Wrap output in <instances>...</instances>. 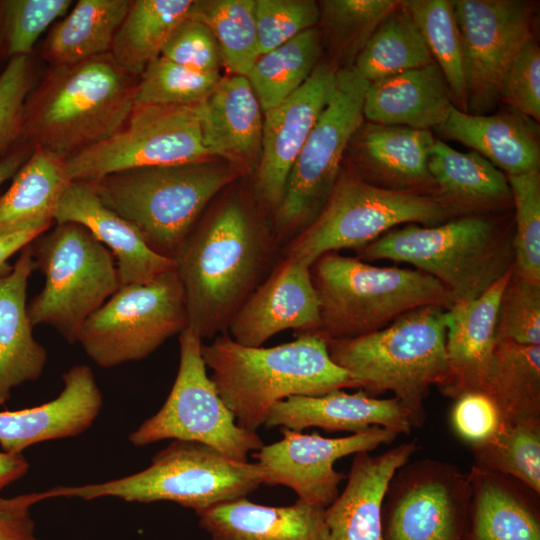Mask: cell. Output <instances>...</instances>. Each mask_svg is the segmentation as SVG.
<instances>
[{
  "mask_svg": "<svg viewBox=\"0 0 540 540\" xmlns=\"http://www.w3.org/2000/svg\"><path fill=\"white\" fill-rule=\"evenodd\" d=\"M279 249L271 226L259 222L238 195L198 222L174 259L188 327L201 340L227 332L239 308L270 273Z\"/></svg>",
  "mask_w": 540,
  "mask_h": 540,
  "instance_id": "1",
  "label": "cell"
},
{
  "mask_svg": "<svg viewBox=\"0 0 540 540\" xmlns=\"http://www.w3.org/2000/svg\"><path fill=\"white\" fill-rule=\"evenodd\" d=\"M201 350L220 397L237 424L252 432L265 424L276 403L289 397L359 389L315 332L298 333L295 340L273 347L245 346L225 332L202 344Z\"/></svg>",
  "mask_w": 540,
  "mask_h": 540,
  "instance_id": "2",
  "label": "cell"
},
{
  "mask_svg": "<svg viewBox=\"0 0 540 540\" xmlns=\"http://www.w3.org/2000/svg\"><path fill=\"white\" fill-rule=\"evenodd\" d=\"M137 81L110 53L50 66L25 101L18 143L67 158L108 139L132 113Z\"/></svg>",
  "mask_w": 540,
  "mask_h": 540,
  "instance_id": "3",
  "label": "cell"
},
{
  "mask_svg": "<svg viewBox=\"0 0 540 540\" xmlns=\"http://www.w3.org/2000/svg\"><path fill=\"white\" fill-rule=\"evenodd\" d=\"M446 313L438 306L411 310L372 333L327 341L329 355L369 396L393 392L412 426L421 427L430 388L447 374Z\"/></svg>",
  "mask_w": 540,
  "mask_h": 540,
  "instance_id": "4",
  "label": "cell"
},
{
  "mask_svg": "<svg viewBox=\"0 0 540 540\" xmlns=\"http://www.w3.org/2000/svg\"><path fill=\"white\" fill-rule=\"evenodd\" d=\"M513 238L514 228L485 214L462 215L435 226L393 228L356 257L410 264L439 281L456 304L479 297L513 267Z\"/></svg>",
  "mask_w": 540,
  "mask_h": 540,
  "instance_id": "5",
  "label": "cell"
},
{
  "mask_svg": "<svg viewBox=\"0 0 540 540\" xmlns=\"http://www.w3.org/2000/svg\"><path fill=\"white\" fill-rule=\"evenodd\" d=\"M310 274L320 308L315 333L326 341L372 333L420 307L454 305L447 289L418 269L380 267L328 252L311 264Z\"/></svg>",
  "mask_w": 540,
  "mask_h": 540,
  "instance_id": "6",
  "label": "cell"
},
{
  "mask_svg": "<svg viewBox=\"0 0 540 540\" xmlns=\"http://www.w3.org/2000/svg\"><path fill=\"white\" fill-rule=\"evenodd\" d=\"M242 173L212 159L126 170L88 182L153 251L174 260L208 204Z\"/></svg>",
  "mask_w": 540,
  "mask_h": 540,
  "instance_id": "7",
  "label": "cell"
},
{
  "mask_svg": "<svg viewBox=\"0 0 540 540\" xmlns=\"http://www.w3.org/2000/svg\"><path fill=\"white\" fill-rule=\"evenodd\" d=\"M266 481L267 473L257 462L231 459L202 443L172 440L153 456L146 469L135 474L102 483L56 486L43 493L46 499L171 501L198 512L247 497Z\"/></svg>",
  "mask_w": 540,
  "mask_h": 540,
  "instance_id": "8",
  "label": "cell"
},
{
  "mask_svg": "<svg viewBox=\"0 0 540 540\" xmlns=\"http://www.w3.org/2000/svg\"><path fill=\"white\" fill-rule=\"evenodd\" d=\"M454 217L434 195L386 188L357 173L340 172L320 213L281 253L311 266L325 253L359 250L401 224L435 226Z\"/></svg>",
  "mask_w": 540,
  "mask_h": 540,
  "instance_id": "9",
  "label": "cell"
},
{
  "mask_svg": "<svg viewBox=\"0 0 540 540\" xmlns=\"http://www.w3.org/2000/svg\"><path fill=\"white\" fill-rule=\"evenodd\" d=\"M31 244L45 284L27 305L30 323L49 325L74 343L85 321L120 287L114 257L72 222L58 223Z\"/></svg>",
  "mask_w": 540,
  "mask_h": 540,
  "instance_id": "10",
  "label": "cell"
},
{
  "mask_svg": "<svg viewBox=\"0 0 540 540\" xmlns=\"http://www.w3.org/2000/svg\"><path fill=\"white\" fill-rule=\"evenodd\" d=\"M368 85L353 67L337 69L334 94L299 152L273 213L271 229L280 248L309 226L325 205L344 151L363 122Z\"/></svg>",
  "mask_w": 540,
  "mask_h": 540,
  "instance_id": "11",
  "label": "cell"
},
{
  "mask_svg": "<svg viewBox=\"0 0 540 540\" xmlns=\"http://www.w3.org/2000/svg\"><path fill=\"white\" fill-rule=\"evenodd\" d=\"M189 326L175 268L148 283L118 290L82 325L76 342L98 366L110 368L151 355Z\"/></svg>",
  "mask_w": 540,
  "mask_h": 540,
  "instance_id": "12",
  "label": "cell"
},
{
  "mask_svg": "<svg viewBox=\"0 0 540 540\" xmlns=\"http://www.w3.org/2000/svg\"><path fill=\"white\" fill-rule=\"evenodd\" d=\"M180 360L170 393L157 413L129 434V442L144 447L165 439L205 444L223 455L247 461L264 444L240 427L220 397L202 357V340L189 327L179 334Z\"/></svg>",
  "mask_w": 540,
  "mask_h": 540,
  "instance_id": "13",
  "label": "cell"
},
{
  "mask_svg": "<svg viewBox=\"0 0 540 540\" xmlns=\"http://www.w3.org/2000/svg\"><path fill=\"white\" fill-rule=\"evenodd\" d=\"M199 103L134 106L114 135L66 158L71 179L91 181L126 170L212 160L204 144Z\"/></svg>",
  "mask_w": 540,
  "mask_h": 540,
  "instance_id": "14",
  "label": "cell"
},
{
  "mask_svg": "<svg viewBox=\"0 0 540 540\" xmlns=\"http://www.w3.org/2000/svg\"><path fill=\"white\" fill-rule=\"evenodd\" d=\"M468 472L449 462H407L392 477L382 504L384 540H467Z\"/></svg>",
  "mask_w": 540,
  "mask_h": 540,
  "instance_id": "15",
  "label": "cell"
},
{
  "mask_svg": "<svg viewBox=\"0 0 540 540\" xmlns=\"http://www.w3.org/2000/svg\"><path fill=\"white\" fill-rule=\"evenodd\" d=\"M461 47L467 113L485 115L500 100L508 69L534 39L535 12L520 0H452Z\"/></svg>",
  "mask_w": 540,
  "mask_h": 540,
  "instance_id": "16",
  "label": "cell"
},
{
  "mask_svg": "<svg viewBox=\"0 0 540 540\" xmlns=\"http://www.w3.org/2000/svg\"><path fill=\"white\" fill-rule=\"evenodd\" d=\"M282 438L263 445L252 457L267 473L268 485H284L298 499L327 508L339 495V484L347 476L334 464L340 458L371 452L392 443L397 431L381 426L345 437L327 438L318 433L304 434L280 428Z\"/></svg>",
  "mask_w": 540,
  "mask_h": 540,
  "instance_id": "17",
  "label": "cell"
},
{
  "mask_svg": "<svg viewBox=\"0 0 540 540\" xmlns=\"http://www.w3.org/2000/svg\"><path fill=\"white\" fill-rule=\"evenodd\" d=\"M337 69L318 64L289 97L264 112L256 199L268 211L279 206L290 170L311 130L334 94Z\"/></svg>",
  "mask_w": 540,
  "mask_h": 540,
  "instance_id": "18",
  "label": "cell"
},
{
  "mask_svg": "<svg viewBox=\"0 0 540 540\" xmlns=\"http://www.w3.org/2000/svg\"><path fill=\"white\" fill-rule=\"evenodd\" d=\"M319 322V300L310 265L281 255L234 315L227 333L242 345L260 347L287 329L315 332Z\"/></svg>",
  "mask_w": 540,
  "mask_h": 540,
  "instance_id": "19",
  "label": "cell"
},
{
  "mask_svg": "<svg viewBox=\"0 0 540 540\" xmlns=\"http://www.w3.org/2000/svg\"><path fill=\"white\" fill-rule=\"evenodd\" d=\"M64 388L53 400L15 411H0V446L6 453L85 432L98 417L103 399L91 368L75 365L62 376Z\"/></svg>",
  "mask_w": 540,
  "mask_h": 540,
  "instance_id": "20",
  "label": "cell"
},
{
  "mask_svg": "<svg viewBox=\"0 0 540 540\" xmlns=\"http://www.w3.org/2000/svg\"><path fill=\"white\" fill-rule=\"evenodd\" d=\"M54 221L84 226L116 259L120 286L143 284L175 268V261L153 251L137 228L108 208L88 181L72 180Z\"/></svg>",
  "mask_w": 540,
  "mask_h": 540,
  "instance_id": "21",
  "label": "cell"
},
{
  "mask_svg": "<svg viewBox=\"0 0 540 540\" xmlns=\"http://www.w3.org/2000/svg\"><path fill=\"white\" fill-rule=\"evenodd\" d=\"M419 449L401 443L379 455L357 453L341 494L325 508V540H384L382 504L396 471Z\"/></svg>",
  "mask_w": 540,
  "mask_h": 540,
  "instance_id": "22",
  "label": "cell"
},
{
  "mask_svg": "<svg viewBox=\"0 0 540 540\" xmlns=\"http://www.w3.org/2000/svg\"><path fill=\"white\" fill-rule=\"evenodd\" d=\"M514 266V265H513ZM513 267L479 297L454 304L446 313L447 374L438 387L456 399L468 392H482L496 344L499 302Z\"/></svg>",
  "mask_w": 540,
  "mask_h": 540,
  "instance_id": "23",
  "label": "cell"
},
{
  "mask_svg": "<svg viewBox=\"0 0 540 540\" xmlns=\"http://www.w3.org/2000/svg\"><path fill=\"white\" fill-rule=\"evenodd\" d=\"M264 425L267 429L302 431L319 427L352 434L372 426L387 427L399 434H408L413 428L409 413L395 397L378 399L362 390L347 393L343 389L282 400L271 408Z\"/></svg>",
  "mask_w": 540,
  "mask_h": 540,
  "instance_id": "24",
  "label": "cell"
},
{
  "mask_svg": "<svg viewBox=\"0 0 540 540\" xmlns=\"http://www.w3.org/2000/svg\"><path fill=\"white\" fill-rule=\"evenodd\" d=\"M199 106L204 144L212 158L218 156L243 173L251 170L260 158L263 110L248 78L221 76Z\"/></svg>",
  "mask_w": 540,
  "mask_h": 540,
  "instance_id": "25",
  "label": "cell"
},
{
  "mask_svg": "<svg viewBox=\"0 0 540 540\" xmlns=\"http://www.w3.org/2000/svg\"><path fill=\"white\" fill-rule=\"evenodd\" d=\"M31 243L10 269L0 273V408L15 387L37 380L47 361L27 313L28 280L37 268Z\"/></svg>",
  "mask_w": 540,
  "mask_h": 540,
  "instance_id": "26",
  "label": "cell"
},
{
  "mask_svg": "<svg viewBox=\"0 0 540 540\" xmlns=\"http://www.w3.org/2000/svg\"><path fill=\"white\" fill-rule=\"evenodd\" d=\"M453 107L451 91L434 62L370 82L363 117L372 124L430 130L443 125Z\"/></svg>",
  "mask_w": 540,
  "mask_h": 540,
  "instance_id": "27",
  "label": "cell"
},
{
  "mask_svg": "<svg viewBox=\"0 0 540 540\" xmlns=\"http://www.w3.org/2000/svg\"><path fill=\"white\" fill-rule=\"evenodd\" d=\"M467 540H540V494L471 465Z\"/></svg>",
  "mask_w": 540,
  "mask_h": 540,
  "instance_id": "28",
  "label": "cell"
},
{
  "mask_svg": "<svg viewBox=\"0 0 540 540\" xmlns=\"http://www.w3.org/2000/svg\"><path fill=\"white\" fill-rule=\"evenodd\" d=\"M211 540H325V508L297 499L266 506L247 497L196 512Z\"/></svg>",
  "mask_w": 540,
  "mask_h": 540,
  "instance_id": "29",
  "label": "cell"
},
{
  "mask_svg": "<svg viewBox=\"0 0 540 540\" xmlns=\"http://www.w3.org/2000/svg\"><path fill=\"white\" fill-rule=\"evenodd\" d=\"M532 121L516 111L472 115L454 106L435 130L472 148L506 175H520L540 166L538 132Z\"/></svg>",
  "mask_w": 540,
  "mask_h": 540,
  "instance_id": "30",
  "label": "cell"
},
{
  "mask_svg": "<svg viewBox=\"0 0 540 540\" xmlns=\"http://www.w3.org/2000/svg\"><path fill=\"white\" fill-rule=\"evenodd\" d=\"M428 168L435 196L457 216L484 214L512 204L506 174L473 150L459 152L435 140Z\"/></svg>",
  "mask_w": 540,
  "mask_h": 540,
  "instance_id": "31",
  "label": "cell"
},
{
  "mask_svg": "<svg viewBox=\"0 0 540 540\" xmlns=\"http://www.w3.org/2000/svg\"><path fill=\"white\" fill-rule=\"evenodd\" d=\"M434 142L430 130L369 123L361 137V151L382 187L435 196L428 168Z\"/></svg>",
  "mask_w": 540,
  "mask_h": 540,
  "instance_id": "32",
  "label": "cell"
},
{
  "mask_svg": "<svg viewBox=\"0 0 540 540\" xmlns=\"http://www.w3.org/2000/svg\"><path fill=\"white\" fill-rule=\"evenodd\" d=\"M130 0H79L51 27L42 48L50 66L70 65L110 53Z\"/></svg>",
  "mask_w": 540,
  "mask_h": 540,
  "instance_id": "33",
  "label": "cell"
},
{
  "mask_svg": "<svg viewBox=\"0 0 540 540\" xmlns=\"http://www.w3.org/2000/svg\"><path fill=\"white\" fill-rule=\"evenodd\" d=\"M66 158L34 147L0 196V231L38 221H54L56 207L71 183Z\"/></svg>",
  "mask_w": 540,
  "mask_h": 540,
  "instance_id": "34",
  "label": "cell"
},
{
  "mask_svg": "<svg viewBox=\"0 0 540 540\" xmlns=\"http://www.w3.org/2000/svg\"><path fill=\"white\" fill-rule=\"evenodd\" d=\"M482 392L501 422L540 419V345L496 341Z\"/></svg>",
  "mask_w": 540,
  "mask_h": 540,
  "instance_id": "35",
  "label": "cell"
},
{
  "mask_svg": "<svg viewBox=\"0 0 540 540\" xmlns=\"http://www.w3.org/2000/svg\"><path fill=\"white\" fill-rule=\"evenodd\" d=\"M193 0H135L114 37V61L139 77L161 55L177 26L189 16Z\"/></svg>",
  "mask_w": 540,
  "mask_h": 540,
  "instance_id": "36",
  "label": "cell"
},
{
  "mask_svg": "<svg viewBox=\"0 0 540 540\" xmlns=\"http://www.w3.org/2000/svg\"><path fill=\"white\" fill-rule=\"evenodd\" d=\"M432 63L420 30L400 1L375 29L352 67L370 83Z\"/></svg>",
  "mask_w": 540,
  "mask_h": 540,
  "instance_id": "37",
  "label": "cell"
},
{
  "mask_svg": "<svg viewBox=\"0 0 540 540\" xmlns=\"http://www.w3.org/2000/svg\"><path fill=\"white\" fill-rule=\"evenodd\" d=\"M322 33L308 29L261 55L247 78L263 112L277 106L309 78L318 65Z\"/></svg>",
  "mask_w": 540,
  "mask_h": 540,
  "instance_id": "38",
  "label": "cell"
},
{
  "mask_svg": "<svg viewBox=\"0 0 540 540\" xmlns=\"http://www.w3.org/2000/svg\"><path fill=\"white\" fill-rule=\"evenodd\" d=\"M188 17L209 28L231 75L247 77L260 57L255 0L193 1Z\"/></svg>",
  "mask_w": 540,
  "mask_h": 540,
  "instance_id": "39",
  "label": "cell"
},
{
  "mask_svg": "<svg viewBox=\"0 0 540 540\" xmlns=\"http://www.w3.org/2000/svg\"><path fill=\"white\" fill-rule=\"evenodd\" d=\"M470 449L475 467L513 477L540 494V419L501 422Z\"/></svg>",
  "mask_w": 540,
  "mask_h": 540,
  "instance_id": "40",
  "label": "cell"
},
{
  "mask_svg": "<svg viewBox=\"0 0 540 540\" xmlns=\"http://www.w3.org/2000/svg\"><path fill=\"white\" fill-rule=\"evenodd\" d=\"M409 12L451 91L454 106L467 113L462 47L452 1L404 0Z\"/></svg>",
  "mask_w": 540,
  "mask_h": 540,
  "instance_id": "41",
  "label": "cell"
},
{
  "mask_svg": "<svg viewBox=\"0 0 540 540\" xmlns=\"http://www.w3.org/2000/svg\"><path fill=\"white\" fill-rule=\"evenodd\" d=\"M72 6L71 0H0V72L13 58L34 54L41 35Z\"/></svg>",
  "mask_w": 540,
  "mask_h": 540,
  "instance_id": "42",
  "label": "cell"
},
{
  "mask_svg": "<svg viewBox=\"0 0 540 540\" xmlns=\"http://www.w3.org/2000/svg\"><path fill=\"white\" fill-rule=\"evenodd\" d=\"M321 3L320 20L324 22L334 53L352 67L375 29L400 1L326 0Z\"/></svg>",
  "mask_w": 540,
  "mask_h": 540,
  "instance_id": "43",
  "label": "cell"
},
{
  "mask_svg": "<svg viewBox=\"0 0 540 540\" xmlns=\"http://www.w3.org/2000/svg\"><path fill=\"white\" fill-rule=\"evenodd\" d=\"M220 78V72L192 71L159 56L139 75L134 104L135 106L197 104L209 95Z\"/></svg>",
  "mask_w": 540,
  "mask_h": 540,
  "instance_id": "44",
  "label": "cell"
},
{
  "mask_svg": "<svg viewBox=\"0 0 540 540\" xmlns=\"http://www.w3.org/2000/svg\"><path fill=\"white\" fill-rule=\"evenodd\" d=\"M514 216V271L540 283V172L506 175Z\"/></svg>",
  "mask_w": 540,
  "mask_h": 540,
  "instance_id": "45",
  "label": "cell"
},
{
  "mask_svg": "<svg viewBox=\"0 0 540 540\" xmlns=\"http://www.w3.org/2000/svg\"><path fill=\"white\" fill-rule=\"evenodd\" d=\"M540 345V283L514 271L504 288L496 320V341Z\"/></svg>",
  "mask_w": 540,
  "mask_h": 540,
  "instance_id": "46",
  "label": "cell"
},
{
  "mask_svg": "<svg viewBox=\"0 0 540 540\" xmlns=\"http://www.w3.org/2000/svg\"><path fill=\"white\" fill-rule=\"evenodd\" d=\"M260 56L320 22V7L312 0H255Z\"/></svg>",
  "mask_w": 540,
  "mask_h": 540,
  "instance_id": "47",
  "label": "cell"
},
{
  "mask_svg": "<svg viewBox=\"0 0 540 540\" xmlns=\"http://www.w3.org/2000/svg\"><path fill=\"white\" fill-rule=\"evenodd\" d=\"M39 78L34 54L13 58L0 72V159L18 144L24 104Z\"/></svg>",
  "mask_w": 540,
  "mask_h": 540,
  "instance_id": "48",
  "label": "cell"
},
{
  "mask_svg": "<svg viewBox=\"0 0 540 540\" xmlns=\"http://www.w3.org/2000/svg\"><path fill=\"white\" fill-rule=\"evenodd\" d=\"M500 100L514 111L540 121V49L535 38L520 51L502 81Z\"/></svg>",
  "mask_w": 540,
  "mask_h": 540,
  "instance_id": "49",
  "label": "cell"
},
{
  "mask_svg": "<svg viewBox=\"0 0 540 540\" xmlns=\"http://www.w3.org/2000/svg\"><path fill=\"white\" fill-rule=\"evenodd\" d=\"M160 56L201 73L219 72L222 65L220 50L213 34L202 22L190 17L177 26Z\"/></svg>",
  "mask_w": 540,
  "mask_h": 540,
  "instance_id": "50",
  "label": "cell"
},
{
  "mask_svg": "<svg viewBox=\"0 0 540 540\" xmlns=\"http://www.w3.org/2000/svg\"><path fill=\"white\" fill-rule=\"evenodd\" d=\"M451 425L469 445L490 438L499 428L501 417L494 402L484 392H468L455 399Z\"/></svg>",
  "mask_w": 540,
  "mask_h": 540,
  "instance_id": "51",
  "label": "cell"
},
{
  "mask_svg": "<svg viewBox=\"0 0 540 540\" xmlns=\"http://www.w3.org/2000/svg\"><path fill=\"white\" fill-rule=\"evenodd\" d=\"M42 500L43 492L0 497V540H38L30 509Z\"/></svg>",
  "mask_w": 540,
  "mask_h": 540,
  "instance_id": "52",
  "label": "cell"
},
{
  "mask_svg": "<svg viewBox=\"0 0 540 540\" xmlns=\"http://www.w3.org/2000/svg\"><path fill=\"white\" fill-rule=\"evenodd\" d=\"M51 224L52 221H38L0 231V273L11 268L7 262L11 256L46 232Z\"/></svg>",
  "mask_w": 540,
  "mask_h": 540,
  "instance_id": "53",
  "label": "cell"
},
{
  "mask_svg": "<svg viewBox=\"0 0 540 540\" xmlns=\"http://www.w3.org/2000/svg\"><path fill=\"white\" fill-rule=\"evenodd\" d=\"M28 470L29 463L22 454L0 452V492L21 479Z\"/></svg>",
  "mask_w": 540,
  "mask_h": 540,
  "instance_id": "54",
  "label": "cell"
},
{
  "mask_svg": "<svg viewBox=\"0 0 540 540\" xmlns=\"http://www.w3.org/2000/svg\"><path fill=\"white\" fill-rule=\"evenodd\" d=\"M34 147L18 143L0 159V187L11 179L32 153Z\"/></svg>",
  "mask_w": 540,
  "mask_h": 540,
  "instance_id": "55",
  "label": "cell"
}]
</instances>
